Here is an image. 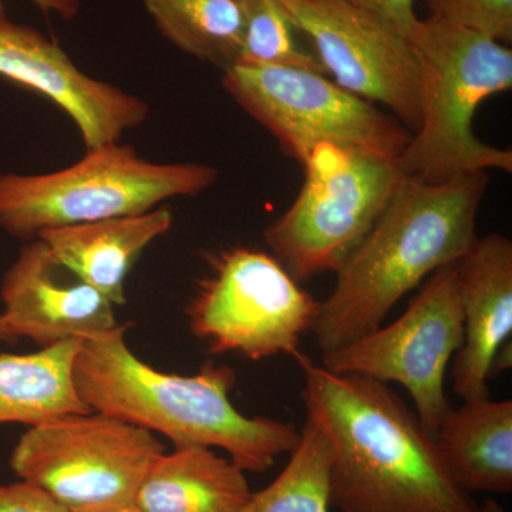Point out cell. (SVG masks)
Segmentation results:
<instances>
[{"label":"cell","instance_id":"cell-27","mask_svg":"<svg viewBox=\"0 0 512 512\" xmlns=\"http://www.w3.org/2000/svg\"><path fill=\"white\" fill-rule=\"evenodd\" d=\"M481 510H483V512H507L500 504L495 503V501H487V503L481 505Z\"/></svg>","mask_w":512,"mask_h":512},{"label":"cell","instance_id":"cell-10","mask_svg":"<svg viewBox=\"0 0 512 512\" xmlns=\"http://www.w3.org/2000/svg\"><path fill=\"white\" fill-rule=\"evenodd\" d=\"M463 340V305L454 262L423 282L400 318L325 353L322 366L338 375L400 384L412 396L424 429L434 436L451 410L444 380Z\"/></svg>","mask_w":512,"mask_h":512},{"label":"cell","instance_id":"cell-24","mask_svg":"<svg viewBox=\"0 0 512 512\" xmlns=\"http://www.w3.org/2000/svg\"><path fill=\"white\" fill-rule=\"evenodd\" d=\"M349 2L373 13L407 37L419 20L414 10L416 0H349Z\"/></svg>","mask_w":512,"mask_h":512},{"label":"cell","instance_id":"cell-25","mask_svg":"<svg viewBox=\"0 0 512 512\" xmlns=\"http://www.w3.org/2000/svg\"><path fill=\"white\" fill-rule=\"evenodd\" d=\"M30 2L45 15H56L66 22L77 18L82 10V0H30ZM3 10H5V6L0 0V12Z\"/></svg>","mask_w":512,"mask_h":512},{"label":"cell","instance_id":"cell-17","mask_svg":"<svg viewBox=\"0 0 512 512\" xmlns=\"http://www.w3.org/2000/svg\"><path fill=\"white\" fill-rule=\"evenodd\" d=\"M245 471L211 448H175L154 461L138 488V512H242L251 498Z\"/></svg>","mask_w":512,"mask_h":512},{"label":"cell","instance_id":"cell-28","mask_svg":"<svg viewBox=\"0 0 512 512\" xmlns=\"http://www.w3.org/2000/svg\"><path fill=\"white\" fill-rule=\"evenodd\" d=\"M114 512H138V511L136 510V507H134V505H133V507L123 508V510L114 511Z\"/></svg>","mask_w":512,"mask_h":512},{"label":"cell","instance_id":"cell-22","mask_svg":"<svg viewBox=\"0 0 512 512\" xmlns=\"http://www.w3.org/2000/svg\"><path fill=\"white\" fill-rule=\"evenodd\" d=\"M429 16L512 42V0H424Z\"/></svg>","mask_w":512,"mask_h":512},{"label":"cell","instance_id":"cell-14","mask_svg":"<svg viewBox=\"0 0 512 512\" xmlns=\"http://www.w3.org/2000/svg\"><path fill=\"white\" fill-rule=\"evenodd\" d=\"M456 268L464 340L451 379L454 393L473 400L490 396L495 359L511 345L512 242L500 234L477 238Z\"/></svg>","mask_w":512,"mask_h":512},{"label":"cell","instance_id":"cell-21","mask_svg":"<svg viewBox=\"0 0 512 512\" xmlns=\"http://www.w3.org/2000/svg\"><path fill=\"white\" fill-rule=\"evenodd\" d=\"M298 35L278 0H245L244 35L237 64L326 74L312 50L299 42Z\"/></svg>","mask_w":512,"mask_h":512},{"label":"cell","instance_id":"cell-2","mask_svg":"<svg viewBox=\"0 0 512 512\" xmlns=\"http://www.w3.org/2000/svg\"><path fill=\"white\" fill-rule=\"evenodd\" d=\"M128 325L82 340L73 379L90 412L163 434L175 448H220L245 473H265L301 440L295 424L244 416L229 399L234 370L205 363L197 375L160 372L126 342Z\"/></svg>","mask_w":512,"mask_h":512},{"label":"cell","instance_id":"cell-23","mask_svg":"<svg viewBox=\"0 0 512 512\" xmlns=\"http://www.w3.org/2000/svg\"><path fill=\"white\" fill-rule=\"evenodd\" d=\"M0 512H67L42 488L20 480L0 485Z\"/></svg>","mask_w":512,"mask_h":512},{"label":"cell","instance_id":"cell-11","mask_svg":"<svg viewBox=\"0 0 512 512\" xmlns=\"http://www.w3.org/2000/svg\"><path fill=\"white\" fill-rule=\"evenodd\" d=\"M333 82L420 127L419 66L409 37L349 0H278Z\"/></svg>","mask_w":512,"mask_h":512},{"label":"cell","instance_id":"cell-20","mask_svg":"<svg viewBox=\"0 0 512 512\" xmlns=\"http://www.w3.org/2000/svg\"><path fill=\"white\" fill-rule=\"evenodd\" d=\"M330 466L328 440L306 419L289 463L268 487L252 493L242 512H329Z\"/></svg>","mask_w":512,"mask_h":512},{"label":"cell","instance_id":"cell-8","mask_svg":"<svg viewBox=\"0 0 512 512\" xmlns=\"http://www.w3.org/2000/svg\"><path fill=\"white\" fill-rule=\"evenodd\" d=\"M210 272L188 303L191 332L214 355L296 356L320 302L274 255L235 247L208 256Z\"/></svg>","mask_w":512,"mask_h":512},{"label":"cell","instance_id":"cell-1","mask_svg":"<svg viewBox=\"0 0 512 512\" xmlns=\"http://www.w3.org/2000/svg\"><path fill=\"white\" fill-rule=\"evenodd\" d=\"M308 419L332 453L330 507L342 512H483L448 473L436 439L389 384L329 372L301 352Z\"/></svg>","mask_w":512,"mask_h":512},{"label":"cell","instance_id":"cell-7","mask_svg":"<svg viewBox=\"0 0 512 512\" xmlns=\"http://www.w3.org/2000/svg\"><path fill=\"white\" fill-rule=\"evenodd\" d=\"M165 446L156 434L97 412L66 414L29 427L10 468L67 512L133 507L138 488Z\"/></svg>","mask_w":512,"mask_h":512},{"label":"cell","instance_id":"cell-3","mask_svg":"<svg viewBox=\"0 0 512 512\" xmlns=\"http://www.w3.org/2000/svg\"><path fill=\"white\" fill-rule=\"evenodd\" d=\"M488 180V173H476L431 184L403 175L320 303L312 330L322 355L380 328L403 296L470 251Z\"/></svg>","mask_w":512,"mask_h":512},{"label":"cell","instance_id":"cell-19","mask_svg":"<svg viewBox=\"0 0 512 512\" xmlns=\"http://www.w3.org/2000/svg\"><path fill=\"white\" fill-rule=\"evenodd\" d=\"M160 35L195 59L222 70L241 53L245 0H141Z\"/></svg>","mask_w":512,"mask_h":512},{"label":"cell","instance_id":"cell-16","mask_svg":"<svg viewBox=\"0 0 512 512\" xmlns=\"http://www.w3.org/2000/svg\"><path fill=\"white\" fill-rule=\"evenodd\" d=\"M434 439L448 473L466 493H511V400H464L451 407Z\"/></svg>","mask_w":512,"mask_h":512},{"label":"cell","instance_id":"cell-13","mask_svg":"<svg viewBox=\"0 0 512 512\" xmlns=\"http://www.w3.org/2000/svg\"><path fill=\"white\" fill-rule=\"evenodd\" d=\"M2 315L42 348L119 325L114 305L66 268L40 238L28 241L0 285Z\"/></svg>","mask_w":512,"mask_h":512},{"label":"cell","instance_id":"cell-26","mask_svg":"<svg viewBox=\"0 0 512 512\" xmlns=\"http://www.w3.org/2000/svg\"><path fill=\"white\" fill-rule=\"evenodd\" d=\"M20 338L15 332L13 326L10 325L5 316L0 313V343H8V345H18Z\"/></svg>","mask_w":512,"mask_h":512},{"label":"cell","instance_id":"cell-18","mask_svg":"<svg viewBox=\"0 0 512 512\" xmlns=\"http://www.w3.org/2000/svg\"><path fill=\"white\" fill-rule=\"evenodd\" d=\"M80 345L82 339H72L25 355L0 353V426L90 412L73 379Z\"/></svg>","mask_w":512,"mask_h":512},{"label":"cell","instance_id":"cell-9","mask_svg":"<svg viewBox=\"0 0 512 512\" xmlns=\"http://www.w3.org/2000/svg\"><path fill=\"white\" fill-rule=\"evenodd\" d=\"M221 84L272 134L286 156L301 165L320 143L397 161L412 140V131L392 113H384L323 73L237 64L224 70Z\"/></svg>","mask_w":512,"mask_h":512},{"label":"cell","instance_id":"cell-15","mask_svg":"<svg viewBox=\"0 0 512 512\" xmlns=\"http://www.w3.org/2000/svg\"><path fill=\"white\" fill-rule=\"evenodd\" d=\"M165 205L143 214L46 229L39 237L69 271L114 306L126 303V279L144 249L173 225Z\"/></svg>","mask_w":512,"mask_h":512},{"label":"cell","instance_id":"cell-4","mask_svg":"<svg viewBox=\"0 0 512 512\" xmlns=\"http://www.w3.org/2000/svg\"><path fill=\"white\" fill-rule=\"evenodd\" d=\"M419 66L420 127L397 160L426 183L512 171V151L478 140L474 116L485 100L512 87V50L476 30L444 20H417L409 35Z\"/></svg>","mask_w":512,"mask_h":512},{"label":"cell","instance_id":"cell-5","mask_svg":"<svg viewBox=\"0 0 512 512\" xmlns=\"http://www.w3.org/2000/svg\"><path fill=\"white\" fill-rule=\"evenodd\" d=\"M217 180V168L208 164L151 163L127 144H104L53 173L0 174V229L32 241L46 229L143 214L173 198L197 197Z\"/></svg>","mask_w":512,"mask_h":512},{"label":"cell","instance_id":"cell-6","mask_svg":"<svg viewBox=\"0 0 512 512\" xmlns=\"http://www.w3.org/2000/svg\"><path fill=\"white\" fill-rule=\"evenodd\" d=\"M298 197L265 229L266 245L298 282L338 272L402 181L397 161L335 143L312 148Z\"/></svg>","mask_w":512,"mask_h":512},{"label":"cell","instance_id":"cell-12","mask_svg":"<svg viewBox=\"0 0 512 512\" xmlns=\"http://www.w3.org/2000/svg\"><path fill=\"white\" fill-rule=\"evenodd\" d=\"M0 77L53 101L79 128L86 150L119 143L150 116L146 101L82 72L56 42L13 22L5 10L0 12Z\"/></svg>","mask_w":512,"mask_h":512}]
</instances>
